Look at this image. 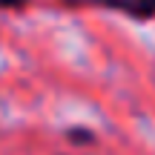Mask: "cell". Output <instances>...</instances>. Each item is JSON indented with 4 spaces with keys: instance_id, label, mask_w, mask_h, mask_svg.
<instances>
[{
    "instance_id": "7a4b0ae2",
    "label": "cell",
    "mask_w": 155,
    "mask_h": 155,
    "mask_svg": "<svg viewBox=\"0 0 155 155\" xmlns=\"http://www.w3.org/2000/svg\"><path fill=\"white\" fill-rule=\"evenodd\" d=\"M63 138H66V144L72 150H86V147H92L98 141V132L92 127H86V124H72V127L63 129Z\"/></svg>"
},
{
    "instance_id": "277c9868",
    "label": "cell",
    "mask_w": 155,
    "mask_h": 155,
    "mask_svg": "<svg viewBox=\"0 0 155 155\" xmlns=\"http://www.w3.org/2000/svg\"><path fill=\"white\" fill-rule=\"evenodd\" d=\"M58 155H69V152H58Z\"/></svg>"
},
{
    "instance_id": "6da1fadb",
    "label": "cell",
    "mask_w": 155,
    "mask_h": 155,
    "mask_svg": "<svg viewBox=\"0 0 155 155\" xmlns=\"http://www.w3.org/2000/svg\"><path fill=\"white\" fill-rule=\"evenodd\" d=\"M66 6L75 9H98V12H112L135 23H150L155 20V0H63Z\"/></svg>"
},
{
    "instance_id": "3957f363",
    "label": "cell",
    "mask_w": 155,
    "mask_h": 155,
    "mask_svg": "<svg viewBox=\"0 0 155 155\" xmlns=\"http://www.w3.org/2000/svg\"><path fill=\"white\" fill-rule=\"evenodd\" d=\"M32 0H0V12H26Z\"/></svg>"
}]
</instances>
